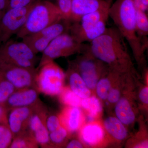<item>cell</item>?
I'll return each instance as SVG.
<instances>
[{
	"label": "cell",
	"mask_w": 148,
	"mask_h": 148,
	"mask_svg": "<svg viewBox=\"0 0 148 148\" xmlns=\"http://www.w3.org/2000/svg\"><path fill=\"white\" fill-rule=\"evenodd\" d=\"M90 43L92 55L111 70L121 73L136 71L127 43L115 27H107L103 34Z\"/></svg>",
	"instance_id": "1"
},
{
	"label": "cell",
	"mask_w": 148,
	"mask_h": 148,
	"mask_svg": "<svg viewBox=\"0 0 148 148\" xmlns=\"http://www.w3.org/2000/svg\"><path fill=\"white\" fill-rule=\"evenodd\" d=\"M136 13L133 0H116L109 10V17L129 46L138 66L144 68L148 38L141 40L137 34Z\"/></svg>",
	"instance_id": "2"
},
{
	"label": "cell",
	"mask_w": 148,
	"mask_h": 148,
	"mask_svg": "<svg viewBox=\"0 0 148 148\" xmlns=\"http://www.w3.org/2000/svg\"><path fill=\"white\" fill-rule=\"evenodd\" d=\"M64 19L57 5L48 0H37L24 26L16 34L22 39Z\"/></svg>",
	"instance_id": "3"
},
{
	"label": "cell",
	"mask_w": 148,
	"mask_h": 148,
	"mask_svg": "<svg viewBox=\"0 0 148 148\" xmlns=\"http://www.w3.org/2000/svg\"><path fill=\"white\" fill-rule=\"evenodd\" d=\"M110 6L84 14L79 21L71 23L69 33L78 42H91L103 34L107 28Z\"/></svg>",
	"instance_id": "4"
},
{
	"label": "cell",
	"mask_w": 148,
	"mask_h": 148,
	"mask_svg": "<svg viewBox=\"0 0 148 148\" xmlns=\"http://www.w3.org/2000/svg\"><path fill=\"white\" fill-rule=\"evenodd\" d=\"M36 54L24 42L13 40L0 44V67L5 65L35 69Z\"/></svg>",
	"instance_id": "5"
},
{
	"label": "cell",
	"mask_w": 148,
	"mask_h": 148,
	"mask_svg": "<svg viewBox=\"0 0 148 148\" xmlns=\"http://www.w3.org/2000/svg\"><path fill=\"white\" fill-rule=\"evenodd\" d=\"M138 74L128 73L126 83L121 96L114 106L116 117L126 127L132 125L136 121L138 110L136 101L137 93L135 84Z\"/></svg>",
	"instance_id": "6"
},
{
	"label": "cell",
	"mask_w": 148,
	"mask_h": 148,
	"mask_svg": "<svg viewBox=\"0 0 148 148\" xmlns=\"http://www.w3.org/2000/svg\"><path fill=\"white\" fill-rule=\"evenodd\" d=\"M89 48V45L78 42L69 32H65L54 38L42 51L39 68L56 58L83 53Z\"/></svg>",
	"instance_id": "7"
},
{
	"label": "cell",
	"mask_w": 148,
	"mask_h": 148,
	"mask_svg": "<svg viewBox=\"0 0 148 148\" xmlns=\"http://www.w3.org/2000/svg\"><path fill=\"white\" fill-rule=\"evenodd\" d=\"M82 54L73 63L88 87L93 93L98 80L109 71L110 68L92 55L90 47Z\"/></svg>",
	"instance_id": "8"
},
{
	"label": "cell",
	"mask_w": 148,
	"mask_h": 148,
	"mask_svg": "<svg viewBox=\"0 0 148 148\" xmlns=\"http://www.w3.org/2000/svg\"><path fill=\"white\" fill-rule=\"evenodd\" d=\"M40 69L35 79L38 90L50 96L60 95L64 88L66 73L53 61L44 64Z\"/></svg>",
	"instance_id": "9"
},
{
	"label": "cell",
	"mask_w": 148,
	"mask_h": 148,
	"mask_svg": "<svg viewBox=\"0 0 148 148\" xmlns=\"http://www.w3.org/2000/svg\"><path fill=\"white\" fill-rule=\"evenodd\" d=\"M71 24L70 21L63 19L21 39L36 54L42 52L56 37L65 32H69Z\"/></svg>",
	"instance_id": "10"
},
{
	"label": "cell",
	"mask_w": 148,
	"mask_h": 148,
	"mask_svg": "<svg viewBox=\"0 0 148 148\" xmlns=\"http://www.w3.org/2000/svg\"><path fill=\"white\" fill-rule=\"evenodd\" d=\"M36 1L24 7L9 9L6 12L0 20V44L10 40L24 26Z\"/></svg>",
	"instance_id": "11"
},
{
	"label": "cell",
	"mask_w": 148,
	"mask_h": 148,
	"mask_svg": "<svg viewBox=\"0 0 148 148\" xmlns=\"http://www.w3.org/2000/svg\"><path fill=\"white\" fill-rule=\"evenodd\" d=\"M0 71L15 89L29 88L35 81L37 71L35 69L22 68L14 65L0 67Z\"/></svg>",
	"instance_id": "12"
},
{
	"label": "cell",
	"mask_w": 148,
	"mask_h": 148,
	"mask_svg": "<svg viewBox=\"0 0 148 148\" xmlns=\"http://www.w3.org/2000/svg\"><path fill=\"white\" fill-rule=\"evenodd\" d=\"M79 131L80 140L85 145L98 147L108 143L103 123L99 119L85 123Z\"/></svg>",
	"instance_id": "13"
},
{
	"label": "cell",
	"mask_w": 148,
	"mask_h": 148,
	"mask_svg": "<svg viewBox=\"0 0 148 148\" xmlns=\"http://www.w3.org/2000/svg\"><path fill=\"white\" fill-rule=\"evenodd\" d=\"M61 125L69 134L79 131L86 121L85 115L81 108L66 106L58 116Z\"/></svg>",
	"instance_id": "14"
},
{
	"label": "cell",
	"mask_w": 148,
	"mask_h": 148,
	"mask_svg": "<svg viewBox=\"0 0 148 148\" xmlns=\"http://www.w3.org/2000/svg\"><path fill=\"white\" fill-rule=\"evenodd\" d=\"M33 113L30 107H19L12 109L9 114L7 124L13 135L22 133Z\"/></svg>",
	"instance_id": "15"
},
{
	"label": "cell",
	"mask_w": 148,
	"mask_h": 148,
	"mask_svg": "<svg viewBox=\"0 0 148 148\" xmlns=\"http://www.w3.org/2000/svg\"><path fill=\"white\" fill-rule=\"evenodd\" d=\"M108 5L106 0H72L70 21L78 22L82 16Z\"/></svg>",
	"instance_id": "16"
},
{
	"label": "cell",
	"mask_w": 148,
	"mask_h": 148,
	"mask_svg": "<svg viewBox=\"0 0 148 148\" xmlns=\"http://www.w3.org/2000/svg\"><path fill=\"white\" fill-rule=\"evenodd\" d=\"M102 123L108 143L120 144L127 139L128 136L127 127L116 117H108Z\"/></svg>",
	"instance_id": "17"
},
{
	"label": "cell",
	"mask_w": 148,
	"mask_h": 148,
	"mask_svg": "<svg viewBox=\"0 0 148 148\" xmlns=\"http://www.w3.org/2000/svg\"><path fill=\"white\" fill-rule=\"evenodd\" d=\"M31 135L38 145L46 147L49 143V132L46 127L42 116L32 114L28 124Z\"/></svg>",
	"instance_id": "18"
},
{
	"label": "cell",
	"mask_w": 148,
	"mask_h": 148,
	"mask_svg": "<svg viewBox=\"0 0 148 148\" xmlns=\"http://www.w3.org/2000/svg\"><path fill=\"white\" fill-rule=\"evenodd\" d=\"M38 97V92L34 89L29 88L20 89L12 93L4 104L11 109L30 107L36 102Z\"/></svg>",
	"instance_id": "19"
},
{
	"label": "cell",
	"mask_w": 148,
	"mask_h": 148,
	"mask_svg": "<svg viewBox=\"0 0 148 148\" xmlns=\"http://www.w3.org/2000/svg\"><path fill=\"white\" fill-rule=\"evenodd\" d=\"M67 75L69 78V87L79 97L84 99L92 95L93 93L88 87L73 62L70 64Z\"/></svg>",
	"instance_id": "20"
},
{
	"label": "cell",
	"mask_w": 148,
	"mask_h": 148,
	"mask_svg": "<svg viewBox=\"0 0 148 148\" xmlns=\"http://www.w3.org/2000/svg\"><path fill=\"white\" fill-rule=\"evenodd\" d=\"M81 108L85 116L87 117L88 122L99 119L103 113V106L101 100L93 94L82 99Z\"/></svg>",
	"instance_id": "21"
},
{
	"label": "cell",
	"mask_w": 148,
	"mask_h": 148,
	"mask_svg": "<svg viewBox=\"0 0 148 148\" xmlns=\"http://www.w3.org/2000/svg\"><path fill=\"white\" fill-rule=\"evenodd\" d=\"M122 74L123 73L110 69L109 71L98 80L95 87V91L96 96L100 100L106 101L114 83Z\"/></svg>",
	"instance_id": "22"
},
{
	"label": "cell",
	"mask_w": 148,
	"mask_h": 148,
	"mask_svg": "<svg viewBox=\"0 0 148 148\" xmlns=\"http://www.w3.org/2000/svg\"><path fill=\"white\" fill-rule=\"evenodd\" d=\"M128 73L122 74L114 83L106 100L109 106H114L119 100L126 83Z\"/></svg>",
	"instance_id": "23"
},
{
	"label": "cell",
	"mask_w": 148,
	"mask_h": 148,
	"mask_svg": "<svg viewBox=\"0 0 148 148\" xmlns=\"http://www.w3.org/2000/svg\"><path fill=\"white\" fill-rule=\"evenodd\" d=\"M136 25L138 37L141 40L147 38L148 17L147 12L136 9Z\"/></svg>",
	"instance_id": "24"
},
{
	"label": "cell",
	"mask_w": 148,
	"mask_h": 148,
	"mask_svg": "<svg viewBox=\"0 0 148 148\" xmlns=\"http://www.w3.org/2000/svg\"><path fill=\"white\" fill-rule=\"evenodd\" d=\"M59 96L61 103L66 106L81 108L82 99L74 93L69 87H64Z\"/></svg>",
	"instance_id": "25"
},
{
	"label": "cell",
	"mask_w": 148,
	"mask_h": 148,
	"mask_svg": "<svg viewBox=\"0 0 148 148\" xmlns=\"http://www.w3.org/2000/svg\"><path fill=\"white\" fill-rule=\"evenodd\" d=\"M15 87L0 71V104L3 105L15 91Z\"/></svg>",
	"instance_id": "26"
},
{
	"label": "cell",
	"mask_w": 148,
	"mask_h": 148,
	"mask_svg": "<svg viewBox=\"0 0 148 148\" xmlns=\"http://www.w3.org/2000/svg\"><path fill=\"white\" fill-rule=\"evenodd\" d=\"M38 144L35 142L32 135L19 134L14 139L11 144L10 148H27L37 147Z\"/></svg>",
	"instance_id": "27"
},
{
	"label": "cell",
	"mask_w": 148,
	"mask_h": 148,
	"mask_svg": "<svg viewBox=\"0 0 148 148\" xmlns=\"http://www.w3.org/2000/svg\"><path fill=\"white\" fill-rule=\"evenodd\" d=\"M147 130L145 128H140L139 132L129 141L127 144L130 147L148 148V143Z\"/></svg>",
	"instance_id": "28"
},
{
	"label": "cell",
	"mask_w": 148,
	"mask_h": 148,
	"mask_svg": "<svg viewBox=\"0 0 148 148\" xmlns=\"http://www.w3.org/2000/svg\"><path fill=\"white\" fill-rule=\"evenodd\" d=\"M69 134L68 130L61 125L58 129L49 132V143L56 145H61L67 139Z\"/></svg>",
	"instance_id": "29"
},
{
	"label": "cell",
	"mask_w": 148,
	"mask_h": 148,
	"mask_svg": "<svg viewBox=\"0 0 148 148\" xmlns=\"http://www.w3.org/2000/svg\"><path fill=\"white\" fill-rule=\"evenodd\" d=\"M13 135L8 124H0V148L9 147L12 140Z\"/></svg>",
	"instance_id": "30"
},
{
	"label": "cell",
	"mask_w": 148,
	"mask_h": 148,
	"mask_svg": "<svg viewBox=\"0 0 148 148\" xmlns=\"http://www.w3.org/2000/svg\"><path fill=\"white\" fill-rule=\"evenodd\" d=\"M72 0H57L58 8L65 20L70 21Z\"/></svg>",
	"instance_id": "31"
},
{
	"label": "cell",
	"mask_w": 148,
	"mask_h": 148,
	"mask_svg": "<svg viewBox=\"0 0 148 148\" xmlns=\"http://www.w3.org/2000/svg\"><path fill=\"white\" fill-rule=\"evenodd\" d=\"M45 124L49 133L58 129L61 125L59 117L55 115L47 117L45 119Z\"/></svg>",
	"instance_id": "32"
},
{
	"label": "cell",
	"mask_w": 148,
	"mask_h": 148,
	"mask_svg": "<svg viewBox=\"0 0 148 148\" xmlns=\"http://www.w3.org/2000/svg\"><path fill=\"white\" fill-rule=\"evenodd\" d=\"M138 97L139 101L142 104L143 108L147 109L148 105V84L143 85L140 88L138 92Z\"/></svg>",
	"instance_id": "33"
},
{
	"label": "cell",
	"mask_w": 148,
	"mask_h": 148,
	"mask_svg": "<svg viewBox=\"0 0 148 148\" xmlns=\"http://www.w3.org/2000/svg\"><path fill=\"white\" fill-rule=\"evenodd\" d=\"M37 0H10V8H18L27 6Z\"/></svg>",
	"instance_id": "34"
},
{
	"label": "cell",
	"mask_w": 148,
	"mask_h": 148,
	"mask_svg": "<svg viewBox=\"0 0 148 148\" xmlns=\"http://www.w3.org/2000/svg\"><path fill=\"white\" fill-rule=\"evenodd\" d=\"M10 0H0V20L9 8Z\"/></svg>",
	"instance_id": "35"
},
{
	"label": "cell",
	"mask_w": 148,
	"mask_h": 148,
	"mask_svg": "<svg viewBox=\"0 0 148 148\" xmlns=\"http://www.w3.org/2000/svg\"><path fill=\"white\" fill-rule=\"evenodd\" d=\"M84 145L80 140H73L66 145V148H84Z\"/></svg>",
	"instance_id": "36"
},
{
	"label": "cell",
	"mask_w": 148,
	"mask_h": 148,
	"mask_svg": "<svg viewBox=\"0 0 148 148\" xmlns=\"http://www.w3.org/2000/svg\"><path fill=\"white\" fill-rule=\"evenodd\" d=\"M133 2L136 9L148 12V7L144 5L142 0H133Z\"/></svg>",
	"instance_id": "37"
},
{
	"label": "cell",
	"mask_w": 148,
	"mask_h": 148,
	"mask_svg": "<svg viewBox=\"0 0 148 148\" xmlns=\"http://www.w3.org/2000/svg\"><path fill=\"white\" fill-rule=\"evenodd\" d=\"M5 109L4 107L2 104H0V124L1 123H5Z\"/></svg>",
	"instance_id": "38"
},
{
	"label": "cell",
	"mask_w": 148,
	"mask_h": 148,
	"mask_svg": "<svg viewBox=\"0 0 148 148\" xmlns=\"http://www.w3.org/2000/svg\"><path fill=\"white\" fill-rule=\"evenodd\" d=\"M145 5L148 7V0H142Z\"/></svg>",
	"instance_id": "39"
},
{
	"label": "cell",
	"mask_w": 148,
	"mask_h": 148,
	"mask_svg": "<svg viewBox=\"0 0 148 148\" xmlns=\"http://www.w3.org/2000/svg\"><path fill=\"white\" fill-rule=\"evenodd\" d=\"M106 1L110 5H112V3L113 0H106Z\"/></svg>",
	"instance_id": "40"
},
{
	"label": "cell",
	"mask_w": 148,
	"mask_h": 148,
	"mask_svg": "<svg viewBox=\"0 0 148 148\" xmlns=\"http://www.w3.org/2000/svg\"><path fill=\"white\" fill-rule=\"evenodd\" d=\"M48 1H50V0H48Z\"/></svg>",
	"instance_id": "41"
}]
</instances>
